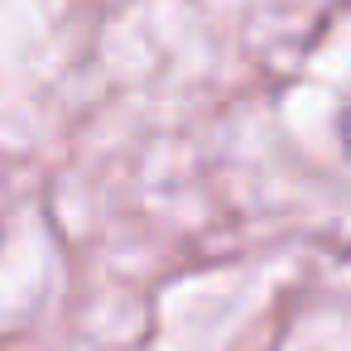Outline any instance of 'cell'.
I'll use <instances>...</instances> for the list:
<instances>
[{
    "instance_id": "6da1fadb",
    "label": "cell",
    "mask_w": 351,
    "mask_h": 351,
    "mask_svg": "<svg viewBox=\"0 0 351 351\" xmlns=\"http://www.w3.org/2000/svg\"><path fill=\"white\" fill-rule=\"evenodd\" d=\"M337 145H341V154L351 159V101L337 111Z\"/></svg>"
}]
</instances>
